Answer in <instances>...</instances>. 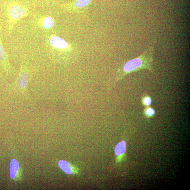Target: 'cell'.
Listing matches in <instances>:
<instances>
[{
	"mask_svg": "<svg viewBox=\"0 0 190 190\" xmlns=\"http://www.w3.org/2000/svg\"><path fill=\"white\" fill-rule=\"evenodd\" d=\"M29 14L28 10L21 4L16 2L9 4L7 9L9 33H11L15 25L20 20Z\"/></svg>",
	"mask_w": 190,
	"mask_h": 190,
	"instance_id": "7a4b0ae2",
	"label": "cell"
},
{
	"mask_svg": "<svg viewBox=\"0 0 190 190\" xmlns=\"http://www.w3.org/2000/svg\"><path fill=\"white\" fill-rule=\"evenodd\" d=\"M0 62L5 68H10V64L6 51L2 45L0 33Z\"/></svg>",
	"mask_w": 190,
	"mask_h": 190,
	"instance_id": "52a82bcc",
	"label": "cell"
},
{
	"mask_svg": "<svg viewBox=\"0 0 190 190\" xmlns=\"http://www.w3.org/2000/svg\"><path fill=\"white\" fill-rule=\"evenodd\" d=\"M59 165L62 171L67 174L71 175L73 172L71 165L65 161H60Z\"/></svg>",
	"mask_w": 190,
	"mask_h": 190,
	"instance_id": "9c48e42d",
	"label": "cell"
},
{
	"mask_svg": "<svg viewBox=\"0 0 190 190\" xmlns=\"http://www.w3.org/2000/svg\"><path fill=\"white\" fill-rule=\"evenodd\" d=\"M47 44L52 48L59 49H65L68 48L69 44L67 42L58 36H49L47 40Z\"/></svg>",
	"mask_w": 190,
	"mask_h": 190,
	"instance_id": "3957f363",
	"label": "cell"
},
{
	"mask_svg": "<svg viewBox=\"0 0 190 190\" xmlns=\"http://www.w3.org/2000/svg\"><path fill=\"white\" fill-rule=\"evenodd\" d=\"M142 102L143 106H149L152 104V100L149 95L146 94L142 97Z\"/></svg>",
	"mask_w": 190,
	"mask_h": 190,
	"instance_id": "8fae6325",
	"label": "cell"
},
{
	"mask_svg": "<svg viewBox=\"0 0 190 190\" xmlns=\"http://www.w3.org/2000/svg\"><path fill=\"white\" fill-rule=\"evenodd\" d=\"M126 149V142L122 141L117 145L115 148V152L117 156H119L124 154Z\"/></svg>",
	"mask_w": 190,
	"mask_h": 190,
	"instance_id": "30bf717a",
	"label": "cell"
},
{
	"mask_svg": "<svg viewBox=\"0 0 190 190\" xmlns=\"http://www.w3.org/2000/svg\"><path fill=\"white\" fill-rule=\"evenodd\" d=\"M154 47L153 43L147 47L143 53L136 58L126 62L123 67V74H130L143 69H147L154 74L152 67Z\"/></svg>",
	"mask_w": 190,
	"mask_h": 190,
	"instance_id": "6da1fadb",
	"label": "cell"
},
{
	"mask_svg": "<svg viewBox=\"0 0 190 190\" xmlns=\"http://www.w3.org/2000/svg\"><path fill=\"white\" fill-rule=\"evenodd\" d=\"M19 167V162L15 159H12L10 165V175L12 179H16L18 176Z\"/></svg>",
	"mask_w": 190,
	"mask_h": 190,
	"instance_id": "ba28073f",
	"label": "cell"
},
{
	"mask_svg": "<svg viewBox=\"0 0 190 190\" xmlns=\"http://www.w3.org/2000/svg\"><path fill=\"white\" fill-rule=\"evenodd\" d=\"M28 72L25 66H21L20 72L17 81V85L19 89L22 92L27 91L28 82Z\"/></svg>",
	"mask_w": 190,
	"mask_h": 190,
	"instance_id": "277c9868",
	"label": "cell"
},
{
	"mask_svg": "<svg viewBox=\"0 0 190 190\" xmlns=\"http://www.w3.org/2000/svg\"><path fill=\"white\" fill-rule=\"evenodd\" d=\"M144 112L145 116L149 118L153 117L155 114L154 109L150 106L146 107Z\"/></svg>",
	"mask_w": 190,
	"mask_h": 190,
	"instance_id": "7c38bea8",
	"label": "cell"
},
{
	"mask_svg": "<svg viewBox=\"0 0 190 190\" xmlns=\"http://www.w3.org/2000/svg\"><path fill=\"white\" fill-rule=\"evenodd\" d=\"M38 24L42 28L49 29L54 26V21L53 19L51 17L43 16L39 20Z\"/></svg>",
	"mask_w": 190,
	"mask_h": 190,
	"instance_id": "8992f818",
	"label": "cell"
},
{
	"mask_svg": "<svg viewBox=\"0 0 190 190\" xmlns=\"http://www.w3.org/2000/svg\"><path fill=\"white\" fill-rule=\"evenodd\" d=\"M93 0H76L69 4L64 5V6L68 9H81L86 7Z\"/></svg>",
	"mask_w": 190,
	"mask_h": 190,
	"instance_id": "5b68a950",
	"label": "cell"
}]
</instances>
